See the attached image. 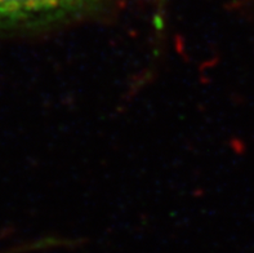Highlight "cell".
<instances>
[{"instance_id":"1","label":"cell","mask_w":254,"mask_h":253,"mask_svg":"<svg viewBox=\"0 0 254 253\" xmlns=\"http://www.w3.org/2000/svg\"><path fill=\"white\" fill-rule=\"evenodd\" d=\"M102 0H0V26L53 27L92 13Z\"/></svg>"},{"instance_id":"2","label":"cell","mask_w":254,"mask_h":253,"mask_svg":"<svg viewBox=\"0 0 254 253\" xmlns=\"http://www.w3.org/2000/svg\"><path fill=\"white\" fill-rule=\"evenodd\" d=\"M161 1H164V0H161Z\"/></svg>"}]
</instances>
